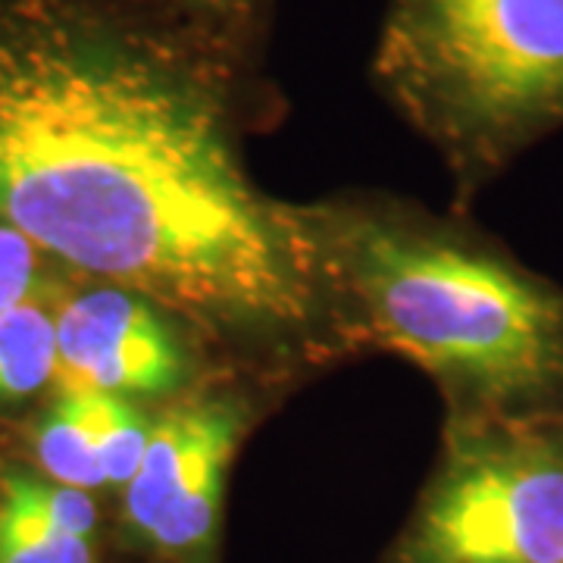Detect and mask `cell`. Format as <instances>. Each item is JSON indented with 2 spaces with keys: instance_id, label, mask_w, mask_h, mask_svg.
<instances>
[{
  "instance_id": "1",
  "label": "cell",
  "mask_w": 563,
  "mask_h": 563,
  "mask_svg": "<svg viewBox=\"0 0 563 563\" xmlns=\"http://www.w3.org/2000/svg\"><path fill=\"white\" fill-rule=\"evenodd\" d=\"M247 101L242 54L154 0H0V225L222 339L307 335L325 235L251 179Z\"/></svg>"
},
{
  "instance_id": "2",
  "label": "cell",
  "mask_w": 563,
  "mask_h": 563,
  "mask_svg": "<svg viewBox=\"0 0 563 563\" xmlns=\"http://www.w3.org/2000/svg\"><path fill=\"white\" fill-rule=\"evenodd\" d=\"M366 335L444 385L454 422L563 417V288L479 239L363 220L325 239Z\"/></svg>"
},
{
  "instance_id": "3",
  "label": "cell",
  "mask_w": 563,
  "mask_h": 563,
  "mask_svg": "<svg viewBox=\"0 0 563 563\" xmlns=\"http://www.w3.org/2000/svg\"><path fill=\"white\" fill-rule=\"evenodd\" d=\"M373 73L483 181L563 129V0H391Z\"/></svg>"
},
{
  "instance_id": "4",
  "label": "cell",
  "mask_w": 563,
  "mask_h": 563,
  "mask_svg": "<svg viewBox=\"0 0 563 563\" xmlns=\"http://www.w3.org/2000/svg\"><path fill=\"white\" fill-rule=\"evenodd\" d=\"M388 563H563V417L454 422Z\"/></svg>"
},
{
  "instance_id": "5",
  "label": "cell",
  "mask_w": 563,
  "mask_h": 563,
  "mask_svg": "<svg viewBox=\"0 0 563 563\" xmlns=\"http://www.w3.org/2000/svg\"><path fill=\"white\" fill-rule=\"evenodd\" d=\"M229 398L188 404L154 429L139 473L122 488V529L166 563H213L229 466L244 435Z\"/></svg>"
},
{
  "instance_id": "6",
  "label": "cell",
  "mask_w": 563,
  "mask_h": 563,
  "mask_svg": "<svg viewBox=\"0 0 563 563\" xmlns=\"http://www.w3.org/2000/svg\"><path fill=\"white\" fill-rule=\"evenodd\" d=\"M163 307L122 285L88 288L57 310V388L169 395L185 383V351Z\"/></svg>"
},
{
  "instance_id": "7",
  "label": "cell",
  "mask_w": 563,
  "mask_h": 563,
  "mask_svg": "<svg viewBox=\"0 0 563 563\" xmlns=\"http://www.w3.org/2000/svg\"><path fill=\"white\" fill-rule=\"evenodd\" d=\"M0 563H98V542L66 532L41 504L35 473L0 470Z\"/></svg>"
},
{
  "instance_id": "8",
  "label": "cell",
  "mask_w": 563,
  "mask_h": 563,
  "mask_svg": "<svg viewBox=\"0 0 563 563\" xmlns=\"http://www.w3.org/2000/svg\"><path fill=\"white\" fill-rule=\"evenodd\" d=\"M57 383V313L29 301L0 317V407Z\"/></svg>"
},
{
  "instance_id": "9",
  "label": "cell",
  "mask_w": 563,
  "mask_h": 563,
  "mask_svg": "<svg viewBox=\"0 0 563 563\" xmlns=\"http://www.w3.org/2000/svg\"><path fill=\"white\" fill-rule=\"evenodd\" d=\"M32 451L41 476L73 488H85L91 495L107 488L88 422L81 417V407L73 391H57L54 407L41 417L32 432Z\"/></svg>"
},
{
  "instance_id": "10",
  "label": "cell",
  "mask_w": 563,
  "mask_h": 563,
  "mask_svg": "<svg viewBox=\"0 0 563 563\" xmlns=\"http://www.w3.org/2000/svg\"><path fill=\"white\" fill-rule=\"evenodd\" d=\"M73 391L81 407V417L88 422L91 442L98 451L107 488L122 492L139 473L141 457L151 442V422L139 413L135 404H129L122 395L91 391V388H57Z\"/></svg>"
},
{
  "instance_id": "11",
  "label": "cell",
  "mask_w": 563,
  "mask_h": 563,
  "mask_svg": "<svg viewBox=\"0 0 563 563\" xmlns=\"http://www.w3.org/2000/svg\"><path fill=\"white\" fill-rule=\"evenodd\" d=\"M179 20L203 29L207 35L222 41L225 47L247 54L251 32L257 29L266 0H154Z\"/></svg>"
},
{
  "instance_id": "12",
  "label": "cell",
  "mask_w": 563,
  "mask_h": 563,
  "mask_svg": "<svg viewBox=\"0 0 563 563\" xmlns=\"http://www.w3.org/2000/svg\"><path fill=\"white\" fill-rule=\"evenodd\" d=\"M47 266L57 263L47 261L16 229L0 225V317L20 303L38 301L51 285Z\"/></svg>"
}]
</instances>
